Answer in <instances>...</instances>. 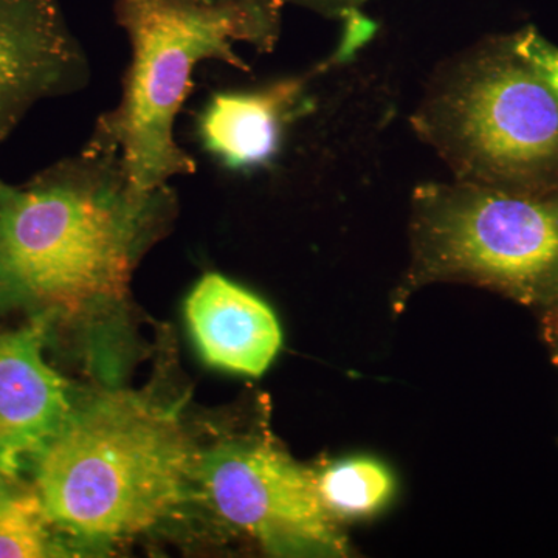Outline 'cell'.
Segmentation results:
<instances>
[{
    "mask_svg": "<svg viewBox=\"0 0 558 558\" xmlns=\"http://www.w3.org/2000/svg\"><path fill=\"white\" fill-rule=\"evenodd\" d=\"M193 501L271 556H347V538L319 499L315 470L274 440L220 439L194 458Z\"/></svg>",
    "mask_w": 558,
    "mask_h": 558,
    "instance_id": "cell-6",
    "label": "cell"
},
{
    "mask_svg": "<svg viewBox=\"0 0 558 558\" xmlns=\"http://www.w3.org/2000/svg\"><path fill=\"white\" fill-rule=\"evenodd\" d=\"M417 128L461 182L475 185L499 189L558 159V97L515 51L462 62L433 92Z\"/></svg>",
    "mask_w": 558,
    "mask_h": 558,
    "instance_id": "cell-5",
    "label": "cell"
},
{
    "mask_svg": "<svg viewBox=\"0 0 558 558\" xmlns=\"http://www.w3.org/2000/svg\"><path fill=\"white\" fill-rule=\"evenodd\" d=\"M410 269L395 306L429 282L459 281L523 304L558 295V194L535 196L459 182L416 190Z\"/></svg>",
    "mask_w": 558,
    "mask_h": 558,
    "instance_id": "cell-4",
    "label": "cell"
},
{
    "mask_svg": "<svg viewBox=\"0 0 558 558\" xmlns=\"http://www.w3.org/2000/svg\"><path fill=\"white\" fill-rule=\"evenodd\" d=\"M303 92L301 80H282L255 92H222L199 119L205 149L231 170L269 163L277 154L282 124Z\"/></svg>",
    "mask_w": 558,
    "mask_h": 558,
    "instance_id": "cell-10",
    "label": "cell"
},
{
    "mask_svg": "<svg viewBox=\"0 0 558 558\" xmlns=\"http://www.w3.org/2000/svg\"><path fill=\"white\" fill-rule=\"evenodd\" d=\"M512 49L521 60L537 70L558 97V47L548 43L539 33L529 28L515 36L512 40Z\"/></svg>",
    "mask_w": 558,
    "mask_h": 558,
    "instance_id": "cell-13",
    "label": "cell"
},
{
    "mask_svg": "<svg viewBox=\"0 0 558 558\" xmlns=\"http://www.w3.org/2000/svg\"><path fill=\"white\" fill-rule=\"evenodd\" d=\"M174 211L170 186L140 196L119 154L89 146L22 185L0 180V312L51 329L124 314L135 267Z\"/></svg>",
    "mask_w": 558,
    "mask_h": 558,
    "instance_id": "cell-1",
    "label": "cell"
},
{
    "mask_svg": "<svg viewBox=\"0 0 558 558\" xmlns=\"http://www.w3.org/2000/svg\"><path fill=\"white\" fill-rule=\"evenodd\" d=\"M186 323L209 366L260 377L282 347L281 326L266 301L219 274H207L191 290Z\"/></svg>",
    "mask_w": 558,
    "mask_h": 558,
    "instance_id": "cell-9",
    "label": "cell"
},
{
    "mask_svg": "<svg viewBox=\"0 0 558 558\" xmlns=\"http://www.w3.org/2000/svg\"><path fill=\"white\" fill-rule=\"evenodd\" d=\"M549 311L545 317V337L548 341L554 362L558 365V295L548 304Z\"/></svg>",
    "mask_w": 558,
    "mask_h": 558,
    "instance_id": "cell-15",
    "label": "cell"
},
{
    "mask_svg": "<svg viewBox=\"0 0 558 558\" xmlns=\"http://www.w3.org/2000/svg\"><path fill=\"white\" fill-rule=\"evenodd\" d=\"M32 480L0 470V558L72 557Z\"/></svg>",
    "mask_w": 558,
    "mask_h": 558,
    "instance_id": "cell-11",
    "label": "cell"
},
{
    "mask_svg": "<svg viewBox=\"0 0 558 558\" xmlns=\"http://www.w3.org/2000/svg\"><path fill=\"white\" fill-rule=\"evenodd\" d=\"M315 480L323 506L336 520L374 515L396 492L391 470L371 457L340 459L315 472Z\"/></svg>",
    "mask_w": 558,
    "mask_h": 558,
    "instance_id": "cell-12",
    "label": "cell"
},
{
    "mask_svg": "<svg viewBox=\"0 0 558 558\" xmlns=\"http://www.w3.org/2000/svg\"><path fill=\"white\" fill-rule=\"evenodd\" d=\"M281 0H116L117 21L132 47L119 105L97 121L86 146L120 156L140 196L196 171L175 142L174 124L202 61L247 69L236 44L270 50L279 33Z\"/></svg>",
    "mask_w": 558,
    "mask_h": 558,
    "instance_id": "cell-3",
    "label": "cell"
},
{
    "mask_svg": "<svg viewBox=\"0 0 558 558\" xmlns=\"http://www.w3.org/2000/svg\"><path fill=\"white\" fill-rule=\"evenodd\" d=\"M202 2L218 3L226 2V0H202ZM281 2H289L293 3V5L317 11L323 16L343 17V20L348 21V17L359 16L360 9L368 0H281Z\"/></svg>",
    "mask_w": 558,
    "mask_h": 558,
    "instance_id": "cell-14",
    "label": "cell"
},
{
    "mask_svg": "<svg viewBox=\"0 0 558 558\" xmlns=\"http://www.w3.org/2000/svg\"><path fill=\"white\" fill-rule=\"evenodd\" d=\"M89 76L58 0H0V142L36 102L83 89Z\"/></svg>",
    "mask_w": 558,
    "mask_h": 558,
    "instance_id": "cell-7",
    "label": "cell"
},
{
    "mask_svg": "<svg viewBox=\"0 0 558 558\" xmlns=\"http://www.w3.org/2000/svg\"><path fill=\"white\" fill-rule=\"evenodd\" d=\"M50 323L0 330V470L22 475L72 410L69 381L46 360Z\"/></svg>",
    "mask_w": 558,
    "mask_h": 558,
    "instance_id": "cell-8",
    "label": "cell"
},
{
    "mask_svg": "<svg viewBox=\"0 0 558 558\" xmlns=\"http://www.w3.org/2000/svg\"><path fill=\"white\" fill-rule=\"evenodd\" d=\"M196 453L175 407L110 389L75 398L28 468L47 519L78 556L108 553L191 505Z\"/></svg>",
    "mask_w": 558,
    "mask_h": 558,
    "instance_id": "cell-2",
    "label": "cell"
}]
</instances>
